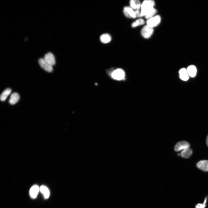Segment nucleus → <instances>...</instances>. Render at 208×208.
Masks as SVG:
<instances>
[{
    "mask_svg": "<svg viewBox=\"0 0 208 208\" xmlns=\"http://www.w3.org/2000/svg\"><path fill=\"white\" fill-rule=\"evenodd\" d=\"M155 2L152 0H145L141 3V17L144 16L149 10L154 8Z\"/></svg>",
    "mask_w": 208,
    "mask_h": 208,
    "instance_id": "f257e3e1",
    "label": "nucleus"
},
{
    "mask_svg": "<svg viewBox=\"0 0 208 208\" xmlns=\"http://www.w3.org/2000/svg\"><path fill=\"white\" fill-rule=\"evenodd\" d=\"M161 17L159 15H155L153 17L147 19V25L153 28L157 27L160 23Z\"/></svg>",
    "mask_w": 208,
    "mask_h": 208,
    "instance_id": "f03ea898",
    "label": "nucleus"
},
{
    "mask_svg": "<svg viewBox=\"0 0 208 208\" xmlns=\"http://www.w3.org/2000/svg\"><path fill=\"white\" fill-rule=\"evenodd\" d=\"M153 32V28L146 25L142 29L141 33L142 36L143 38L147 39L150 38Z\"/></svg>",
    "mask_w": 208,
    "mask_h": 208,
    "instance_id": "7ed1b4c3",
    "label": "nucleus"
},
{
    "mask_svg": "<svg viewBox=\"0 0 208 208\" xmlns=\"http://www.w3.org/2000/svg\"><path fill=\"white\" fill-rule=\"evenodd\" d=\"M125 76L124 71L122 69H118L115 70L112 74V77L116 80L121 81L124 79Z\"/></svg>",
    "mask_w": 208,
    "mask_h": 208,
    "instance_id": "20e7f679",
    "label": "nucleus"
},
{
    "mask_svg": "<svg viewBox=\"0 0 208 208\" xmlns=\"http://www.w3.org/2000/svg\"><path fill=\"white\" fill-rule=\"evenodd\" d=\"M125 15L129 18H135L137 17L135 11L130 7H125L123 9Z\"/></svg>",
    "mask_w": 208,
    "mask_h": 208,
    "instance_id": "39448f33",
    "label": "nucleus"
},
{
    "mask_svg": "<svg viewBox=\"0 0 208 208\" xmlns=\"http://www.w3.org/2000/svg\"><path fill=\"white\" fill-rule=\"evenodd\" d=\"M190 145L189 143L185 141H181L178 142L174 147V150L178 152L181 150L189 147Z\"/></svg>",
    "mask_w": 208,
    "mask_h": 208,
    "instance_id": "423d86ee",
    "label": "nucleus"
},
{
    "mask_svg": "<svg viewBox=\"0 0 208 208\" xmlns=\"http://www.w3.org/2000/svg\"><path fill=\"white\" fill-rule=\"evenodd\" d=\"M43 59L46 62L52 67L55 64V57L54 55L51 53H48L46 54Z\"/></svg>",
    "mask_w": 208,
    "mask_h": 208,
    "instance_id": "0eeeda50",
    "label": "nucleus"
},
{
    "mask_svg": "<svg viewBox=\"0 0 208 208\" xmlns=\"http://www.w3.org/2000/svg\"><path fill=\"white\" fill-rule=\"evenodd\" d=\"M38 62L41 67L46 71L51 72L53 71V67H52L46 62L43 58L40 59Z\"/></svg>",
    "mask_w": 208,
    "mask_h": 208,
    "instance_id": "6e6552de",
    "label": "nucleus"
},
{
    "mask_svg": "<svg viewBox=\"0 0 208 208\" xmlns=\"http://www.w3.org/2000/svg\"><path fill=\"white\" fill-rule=\"evenodd\" d=\"M199 169L204 171L208 172V161L202 160L198 162L196 164Z\"/></svg>",
    "mask_w": 208,
    "mask_h": 208,
    "instance_id": "1a4fd4ad",
    "label": "nucleus"
},
{
    "mask_svg": "<svg viewBox=\"0 0 208 208\" xmlns=\"http://www.w3.org/2000/svg\"><path fill=\"white\" fill-rule=\"evenodd\" d=\"M130 7L135 11L141 9V3L138 0H131L129 3Z\"/></svg>",
    "mask_w": 208,
    "mask_h": 208,
    "instance_id": "9d476101",
    "label": "nucleus"
},
{
    "mask_svg": "<svg viewBox=\"0 0 208 208\" xmlns=\"http://www.w3.org/2000/svg\"><path fill=\"white\" fill-rule=\"evenodd\" d=\"M179 77L182 80L186 81L189 79V76L188 75L187 69L185 68H183L181 69L179 72Z\"/></svg>",
    "mask_w": 208,
    "mask_h": 208,
    "instance_id": "9b49d317",
    "label": "nucleus"
},
{
    "mask_svg": "<svg viewBox=\"0 0 208 208\" xmlns=\"http://www.w3.org/2000/svg\"><path fill=\"white\" fill-rule=\"evenodd\" d=\"M193 153L192 150L190 147L182 150L181 152V156L182 158L188 159L191 157Z\"/></svg>",
    "mask_w": 208,
    "mask_h": 208,
    "instance_id": "f8f14e48",
    "label": "nucleus"
},
{
    "mask_svg": "<svg viewBox=\"0 0 208 208\" xmlns=\"http://www.w3.org/2000/svg\"><path fill=\"white\" fill-rule=\"evenodd\" d=\"M39 191L40 188L37 185L33 186L30 190L29 193L30 196L33 198H35Z\"/></svg>",
    "mask_w": 208,
    "mask_h": 208,
    "instance_id": "ddd939ff",
    "label": "nucleus"
},
{
    "mask_svg": "<svg viewBox=\"0 0 208 208\" xmlns=\"http://www.w3.org/2000/svg\"><path fill=\"white\" fill-rule=\"evenodd\" d=\"M20 96L18 93H13L11 95L9 100V103L11 105H15L19 100Z\"/></svg>",
    "mask_w": 208,
    "mask_h": 208,
    "instance_id": "4468645a",
    "label": "nucleus"
},
{
    "mask_svg": "<svg viewBox=\"0 0 208 208\" xmlns=\"http://www.w3.org/2000/svg\"><path fill=\"white\" fill-rule=\"evenodd\" d=\"M187 70L189 76L191 77H194L196 75L197 69L195 66L191 65L189 66Z\"/></svg>",
    "mask_w": 208,
    "mask_h": 208,
    "instance_id": "2eb2a0df",
    "label": "nucleus"
},
{
    "mask_svg": "<svg viewBox=\"0 0 208 208\" xmlns=\"http://www.w3.org/2000/svg\"><path fill=\"white\" fill-rule=\"evenodd\" d=\"M101 41L104 43H107L111 41V36L108 34H104L100 37Z\"/></svg>",
    "mask_w": 208,
    "mask_h": 208,
    "instance_id": "dca6fc26",
    "label": "nucleus"
},
{
    "mask_svg": "<svg viewBox=\"0 0 208 208\" xmlns=\"http://www.w3.org/2000/svg\"><path fill=\"white\" fill-rule=\"evenodd\" d=\"M40 191L43 195L45 199L49 198L50 195L49 190L48 188L45 186H42L40 188Z\"/></svg>",
    "mask_w": 208,
    "mask_h": 208,
    "instance_id": "f3484780",
    "label": "nucleus"
},
{
    "mask_svg": "<svg viewBox=\"0 0 208 208\" xmlns=\"http://www.w3.org/2000/svg\"><path fill=\"white\" fill-rule=\"evenodd\" d=\"M11 91V90L9 88L7 89L4 90L1 95V100L3 101H5L10 94Z\"/></svg>",
    "mask_w": 208,
    "mask_h": 208,
    "instance_id": "a211bd4d",
    "label": "nucleus"
},
{
    "mask_svg": "<svg viewBox=\"0 0 208 208\" xmlns=\"http://www.w3.org/2000/svg\"><path fill=\"white\" fill-rule=\"evenodd\" d=\"M157 13V10L154 8L148 11L145 17L148 19L155 16Z\"/></svg>",
    "mask_w": 208,
    "mask_h": 208,
    "instance_id": "6ab92c4d",
    "label": "nucleus"
},
{
    "mask_svg": "<svg viewBox=\"0 0 208 208\" xmlns=\"http://www.w3.org/2000/svg\"><path fill=\"white\" fill-rule=\"evenodd\" d=\"M145 23L144 20L142 19H139L136 20L133 22L132 24V27L133 28H135L138 26L143 25Z\"/></svg>",
    "mask_w": 208,
    "mask_h": 208,
    "instance_id": "aec40b11",
    "label": "nucleus"
},
{
    "mask_svg": "<svg viewBox=\"0 0 208 208\" xmlns=\"http://www.w3.org/2000/svg\"><path fill=\"white\" fill-rule=\"evenodd\" d=\"M207 198H206L204 201V203L203 204L198 203L197 204L195 207L196 208H205L206 206L205 204L207 201Z\"/></svg>",
    "mask_w": 208,
    "mask_h": 208,
    "instance_id": "412c9836",
    "label": "nucleus"
},
{
    "mask_svg": "<svg viewBox=\"0 0 208 208\" xmlns=\"http://www.w3.org/2000/svg\"><path fill=\"white\" fill-rule=\"evenodd\" d=\"M206 143L207 146L208 147V135L207 137L206 140Z\"/></svg>",
    "mask_w": 208,
    "mask_h": 208,
    "instance_id": "4be33fe9",
    "label": "nucleus"
},
{
    "mask_svg": "<svg viewBox=\"0 0 208 208\" xmlns=\"http://www.w3.org/2000/svg\"><path fill=\"white\" fill-rule=\"evenodd\" d=\"M177 155H178V156H181V154H180V153H178V154H177Z\"/></svg>",
    "mask_w": 208,
    "mask_h": 208,
    "instance_id": "5701e85b",
    "label": "nucleus"
}]
</instances>
